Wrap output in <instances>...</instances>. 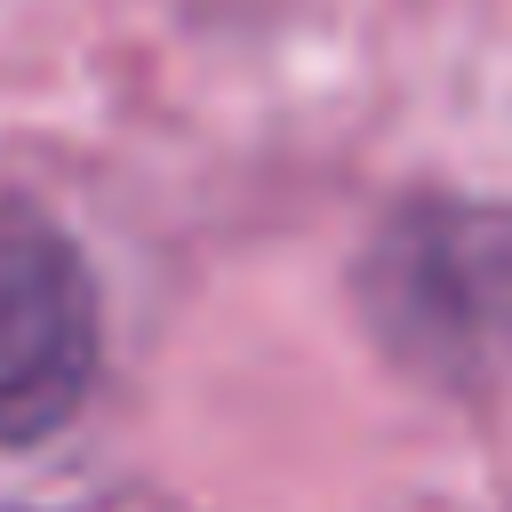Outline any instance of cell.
Returning <instances> with one entry per match:
<instances>
[{"label": "cell", "instance_id": "obj_1", "mask_svg": "<svg viewBox=\"0 0 512 512\" xmlns=\"http://www.w3.org/2000/svg\"><path fill=\"white\" fill-rule=\"evenodd\" d=\"M104 384V280L80 232L0 184V456H32Z\"/></svg>", "mask_w": 512, "mask_h": 512}, {"label": "cell", "instance_id": "obj_2", "mask_svg": "<svg viewBox=\"0 0 512 512\" xmlns=\"http://www.w3.org/2000/svg\"><path fill=\"white\" fill-rule=\"evenodd\" d=\"M0 512H56V504H0Z\"/></svg>", "mask_w": 512, "mask_h": 512}]
</instances>
